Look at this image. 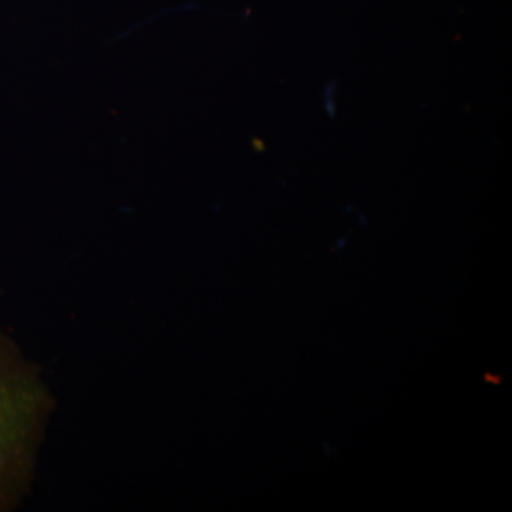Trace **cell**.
Listing matches in <instances>:
<instances>
[{"label":"cell","mask_w":512,"mask_h":512,"mask_svg":"<svg viewBox=\"0 0 512 512\" xmlns=\"http://www.w3.org/2000/svg\"><path fill=\"white\" fill-rule=\"evenodd\" d=\"M49 397L36 370L0 329V512L28 491Z\"/></svg>","instance_id":"1"}]
</instances>
